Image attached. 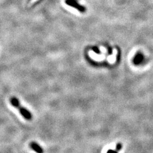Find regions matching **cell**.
I'll return each instance as SVG.
<instances>
[{
  "label": "cell",
  "mask_w": 153,
  "mask_h": 153,
  "mask_svg": "<svg viewBox=\"0 0 153 153\" xmlns=\"http://www.w3.org/2000/svg\"><path fill=\"white\" fill-rule=\"evenodd\" d=\"M93 50L95 52L98 53H99V49L98 48H97V47H93Z\"/></svg>",
  "instance_id": "cell-5"
},
{
  "label": "cell",
  "mask_w": 153,
  "mask_h": 153,
  "mask_svg": "<svg viewBox=\"0 0 153 153\" xmlns=\"http://www.w3.org/2000/svg\"><path fill=\"white\" fill-rule=\"evenodd\" d=\"M10 102L13 106L19 110L20 113L22 114V116L25 119L27 120H30L32 119V116L30 112L20 105L19 100L16 97H11L10 99Z\"/></svg>",
  "instance_id": "cell-1"
},
{
  "label": "cell",
  "mask_w": 153,
  "mask_h": 153,
  "mask_svg": "<svg viewBox=\"0 0 153 153\" xmlns=\"http://www.w3.org/2000/svg\"><path fill=\"white\" fill-rule=\"evenodd\" d=\"M30 146L32 149H33L35 151L39 153H42L43 152V149L41 148V147L38 145L36 142H32L30 143Z\"/></svg>",
  "instance_id": "cell-3"
},
{
  "label": "cell",
  "mask_w": 153,
  "mask_h": 153,
  "mask_svg": "<svg viewBox=\"0 0 153 153\" xmlns=\"http://www.w3.org/2000/svg\"><path fill=\"white\" fill-rule=\"evenodd\" d=\"M121 148H122L121 143H117V145H116V151L117 152V151H119V150H121Z\"/></svg>",
  "instance_id": "cell-4"
},
{
  "label": "cell",
  "mask_w": 153,
  "mask_h": 153,
  "mask_svg": "<svg viewBox=\"0 0 153 153\" xmlns=\"http://www.w3.org/2000/svg\"><path fill=\"white\" fill-rule=\"evenodd\" d=\"M144 60V56L142 53L140 52H138L135 55V56L133 58V63L136 65H138L143 63Z\"/></svg>",
  "instance_id": "cell-2"
}]
</instances>
